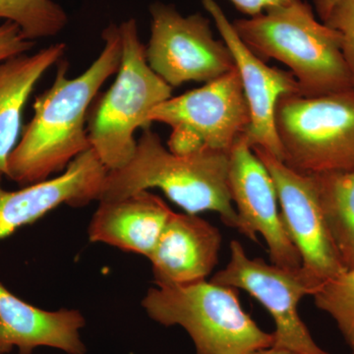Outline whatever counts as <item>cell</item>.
<instances>
[{
    "label": "cell",
    "instance_id": "6da1fadb",
    "mask_svg": "<svg viewBox=\"0 0 354 354\" xmlns=\"http://www.w3.org/2000/svg\"><path fill=\"white\" fill-rule=\"evenodd\" d=\"M102 37L104 48L88 68L68 78V64L60 60L53 85L35 100L34 116L7 162L6 176L14 183L28 186L46 180L91 149L88 109L102 86L118 73L122 57L120 26L109 25Z\"/></svg>",
    "mask_w": 354,
    "mask_h": 354
},
{
    "label": "cell",
    "instance_id": "7a4b0ae2",
    "mask_svg": "<svg viewBox=\"0 0 354 354\" xmlns=\"http://www.w3.org/2000/svg\"><path fill=\"white\" fill-rule=\"evenodd\" d=\"M230 153L204 150L177 155L162 145L158 133L143 129L131 160L108 171L100 202L124 199L158 188L184 212H215L227 227L241 232L228 187Z\"/></svg>",
    "mask_w": 354,
    "mask_h": 354
},
{
    "label": "cell",
    "instance_id": "3957f363",
    "mask_svg": "<svg viewBox=\"0 0 354 354\" xmlns=\"http://www.w3.org/2000/svg\"><path fill=\"white\" fill-rule=\"evenodd\" d=\"M232 26L261 59H276L290 68L299 95H322L353 88L339 32L319 22L312 6L304 0L235 20Z\"/></svg>",
    "mask_w": 354,
    "mask_h": 354
},
{
    "label": "cell",
    "instance_id": "277c9868",
    "mask_svg": "<svg viewBox=\"0 0 354 354\" xmlns=\"http://www.w3.org/2000/svg\"><path fill=\"white\" fill-rule=\"evenodd\" d=\"M120 30L122 57L115 81L88 114L91 148L109 171L131 160L135 132L151 127L153 109L172 97L171 86L147 62L136 20L124 21Z\"/></svg>",
    "mask_w": 354,
    "mask_h": 354
},
{
    "label": "cell",
    "instance_id": "5b68a950",
    "mask_svg": "<svg viewBox=\"0 0 354 354\" xmlns=\"http://www.w3.org/2000/svg\"><path fill=\"white\" fill-rule=\"evenodd\" d=\"M151 319L160 325L180 326L195 354H248L274 346L242 308L239 290L205 281L150 288L142 301Z\"/></svg>",
    "mask_w": 354,
    "mask_h": 354
},
{
    "label": "cell",
    "instance_id": "8992f818",
    "mask_svg": "<svg viewBox=\"0 0 354 354\" xmlns=\"http://www.w3.org/2000/svg\"><path fill=\"white\" fill-rule=\"evenodd\" d=\"M274 124L283 162L295 171L318 174L354 169V88L283 95Z\"/></svg>",
    "mask_w": 354,
    "mask_h": 354
},
{
    "label": "cell",
    "instance_id": "52a82bcc",
    "mask_svg": "<svg viewBox=\"0 0 354 354\" xmlns=\"http://www.w3.org/2000/svg\"><path fill=\"white\" fill-rule=\"evenodd\" d=\"M151 122L171 127L167 149L177 155L197 151L230 153L250 124V113L236 68L201 88L158 104Z\"/></svg>",
    "mask_w": 354,
    "mask_h": 354
},
{
    "label": "cell",
    "instance_id": "ba28073f",
    "mask_svg": "<svg viewBox=\"0 0 354 354\" xmlns=\"http://www.w3.org/2000/svg\"><path fill=\"white\" fill-rule=\"evenodd\" d=\"M212 281L246 291L263 305L274 320V348L298 354H330L316 344L298 312L302 298L313 297L320 286L302 267L288 269L252 259L241 242L232 241L227 265Z\"/></svg>",
    "mask_w": 354,
    "mask_h": 354
},
{
    "label": "cell",
    "instance_id": "9c48e42d",
    "mask_svg": "<svg viewBox=\"0 0 354 354\" xmlns=\"http://www.w3.org/2000/svg\"><path fill=\"white\" fill-rule=\"evenodd\" d=\"M150 13L147 62L172 88L187 82L208 83L236 68L227 44L214 37L209 20L202 14L183 16L162 2L152 4Z\"/></svg>",
    "mask_w": 354,
    "mask_h": 354
},
{
    "label": "cell",
    "instance_id": "30bf717a",
    "mask_svg": "<svg viewBox=\"0 0 354 354\" xmlns=\"http://www.w3.org/2000/svg\"><path fill=\"white\" fill-rule=\"evenodd\" d=\"M252 150L274 180L281 218L302 269L319 285L346 271L326 225L313 174L295 171L263 149Z\"/></svg>",
    "mask_w": 354,
    "mask_h": 354
},
{
    "label": "cell",
    "instance_id": "8fae6325",
    "mask_svg": "<svg viewBox=\"0 0 354 354\" xmlns=\"http://www.w3.org/2000/svg\"><path fill=\"white\" fill-rule=\"evenodd\" d=\"M228 187L241 221V234L257 242L262 235L272 264L301 267L297 249L286 232L274 180L242 135L230 153Z\"/></svg>",
    "mask_w": 354,
    "mask_h": 354
},
{
    "label": "cell",
    "instance_id": "7c38bea8",
    "mask_svg": "<svg viewBox=\"0 0 354 354\" xmlns=\"http://www.w3.org/2000/svg\"><path fill=\"white\" fill-rule=\"evenodd\" d=\"M232 57L241 77L250 113V124L244 133L251 148H261L283 160V149L277 134L274 113L279 100L286 95L300 94L297 81L290 72L268 66L239 38L232 23L215 0H201Z\"/></svg>",
    "mask_w": 354,
    "mask_h": 354
},
{
    "label": "cell",
    "instance_id": "4fadbf2b",
    "mask_svg": "<svg viewBox=\"0 0 354 354\" xmlns=\"http://www.w3.org/2000/svg\"><path fill=\"white\" fill-rule=\"evenodd\" d=\"M108 171L91 148L74 158L60 176L20 190H4L0 176V239L60 205L82 207L99 200Z\"/></svg>",
    "mask_w": 354,
    "mask_h": 354
},
{
    "label": "cell",
    "instance_id": "5bb4252c",
    "mask_svg": "<svg viewBox=\"0 0 354 354\" xmlns=\"http://www.w3.org/2000/svg\"><path fill=\"white\" fill-rule=\"evenodd\" d=\"M223 237L218 227L191 214L172 213L150 259L158 286L205 281L218 264Z\"/></svg>",
    "mask_w": 354,
    "mask_h": 354
},
{
    "label": "cell",
    "instance_id": "9a60e30c",
    "mask_svg": "<svg viewBox=\"0 0 354 354\" xmlns=\"http://www.w3.org/2000/svg\"><path fill=\"white\" fill-rule=\"evenodd\" d=\"M85 319L78 310L44 311L23 301L0 283V354L17 348L32 354L39 346H50L68 354H85L80 337Z\"/></svg>",
    "mask_w": 354,
    "mask_h": 354
},
{
    "label": "cell",
    "instance_id": "2e32d148",
    "mask_svg": "<svg viewBox=\"0 0 354 354\" xmlns=\"http://www.w3.org/2000/svg\"><path fill=\"white\" fill-rule=\"evenodd\" d=\"M172 213L160 198L148 191L116 201L100 202L88 237L91 241L149 258Z\"/></svg>",
    "mask_w": 354,
    "mask_h": 354
},
{
    "label": "cell",
    "instance_id": "e0dca14e",
    "mask_svg": "<svg viewBox=\"0 0 354 354\" xmlns=\"http://www.w3.org/2000/svg\"><path fill=\"white\" fill-rule=\"evenodd\" d=\"M65 50L66 44L57 43L0 64V176H6L9 156L17 145L26 102L39 79L62 59Z\"/></svg>",
    "mask_w": 354,
    "mask_h": 354
},
{
    "label": "cell",
    "instance_id": "ac0fdd59",
    "mask_svg": "<svg viewBox=\"0 0 354 354\" xmlns=\"http://www.w3.org/2000/svg\"><path fill=\"white\" fill-rule=\"evenodd\" d=\"M313 176L339 261L344 270L354 269V169Z\"/></svg>",
    "mask_w": 354,
    "mask_h": 354
},
{
    "label": "cell",
    "instance_id": "d6986e66",
    "mask_svg": "<svg viewBox=\"0 0 354 354\" xmlns=\"http://www.w3.org/2000/svg\"><path fill=\"white\" fill-rule=\"evenodd\" d=\"M0 19L19 26L32 41L55 36L68 22L64 9L53 0H0Z\"/></svg>",
    "mask_w": 354,
    "mask_h": 354
},
{
    "label": "cell",
    "instance_id": "ffe728a7",
    "mask_svg": "<svg viewBox=\"0 0 354 354\" xmlns=\"http://www.w3.org/2000/svg\"><path fill=\"white\" fill-rule=\"evenodd\" d=\"M313 297L317 308L335 321L354 353V269L346 270L324 281Z\"/></svg>",
    "mask_w": 354,
    "mask_h": 354
},
{
    "label": "cell",
    "instance_id": "44dd1931",
    "mask_svg": "<svg viewBox=\"0 0 354 354\" xmlns=\"http://www.w3.org/2000/svg\"><path fill=\"white\" fill-rule=\"evenodd\" d=\"M322 22L341 37L342 57L354 88V0H337Z\"/></svg>",
    "mask_w": 354,
    "mask_h": 354
},
{
    "label": "cell",
    "instance_id": "7402d4cb",
    "mask_svg": "<svg viewBox=\"0 0 354 354\" xmlns=\"http://www.w3.org/2000/svg\"><path fill=\"white\" fill-rule=\"evenodd\" d=\"M34 43L23 36L19 26L11 21L0 25V64L31 50Z\"/></svg>",
    "mask_w": 354,
    "mask_h": 354
},
{
    "label": "cell",
    "instance_id": "603a6c76",
    "mask_svg": "<svg viewBox=\"0 0 354 354\" xmlns=\"http://www.w3.org/2000/svg\"><path fill=\"white\" fill-rule=\"evenodd\" d=\"M241 12L249 17L261 15L269 9L286 6L295 0H230Z\"/></svg>",
    "mask_w": 354,
    "mask_h": 354
},
{
    "label": "cell",
    "instance_id": "cb8c5ba5",
    "mask_svg": "<svg viewBox=\"0 0 354 354\" xmlns=\"http://www.w3.org/2000/svg\"><path fill=\"white\" fill-rule=\"evenodd\" d=\"M335 1L337 0H314L316 12L321 20L323 21L324 18L327 16L328 12H329L332 6H334Z\"/></svg>",
    "mask_w": 354,
    "mask_h": 354
},
{
    "label": "cell",
    "instance_id": "d4e9b609",
    "mask_svg": "<svg viewBox=\"0 0 354 354\" xmlns=\"http://www.w3.org/2000/svg\"><path fill=\"white\" fill-rule=\"evenodd\" d=\"M248 354H298V353H293V351H288V349L278 348H274V346H271V348L258 349V351H253V353H250Z\"/></svg>",
    "mask_w": 354,
    "mask_h": 354
}]
</instances>
